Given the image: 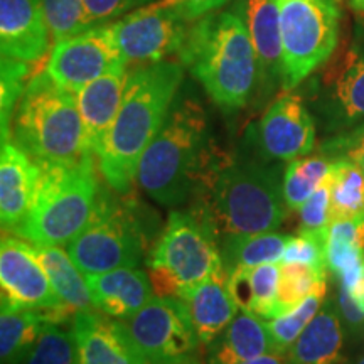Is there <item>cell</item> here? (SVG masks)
Masks as SVG:
<instances>
[{
  "label": "cell",
  "instance_id": "cell-45",
  "mask_svg": "<svg viewBox=\"0 0 364 364\" xmlns=\"http://www.w3.org/2000/svg\"><path fill=\"white\" fill-rule=\"evenodd\" d=\"M353 364H364V354H363V356H361V358H358V359H356V361H354Z\"/></svg>",
  "mask_w": 364,
  "mask_h": 364
},
{
  "label": "cell",
  "instance_id": "cell-35",
  "mask_svg": "<svg viewBox=\"0 0 364 364\" xmlns=\"http://www.w3.org/2000/svg\"><path fill=\"white\" fill-rule=\"evenodd\" d=\"M250 268V282H252V306L250 312L255 316L267 318L275 317L277 295H279L280 263H263Z\"/></svg>",
  "mask_w": 364,
  "mask_h": 364
},
{
  "label": "cell",
  "instance_id": "cell-21",
  "mask_svg": "<svg viewBox=\"0 0 364 364\" xmlns=\"http://www.w3.org/2000/svg\"><path fill=\"white\" fill-rule=\"evenodd\" d=\"M189 309L191 318L201 344L215 341L230 326L240 307L228 289V273L213 277L181 295Z\"/></svg>",
  "mask_w": 364,
  "mask_h": 364
},
{
  "label": "cell",
  "instance_id": "cell-27",
  "mask_svg": "<svg viewBox=\"0 0 364 364\" xmlns=\"http://www.w3.org/2000/svg\"><path fill=\"white\" fill-rule=\"evenodd\" d=\"M329 174L331 223L364 220V171L349 157H332Z\"/></svg>",
  "mask_w": 364,
  "mask_h": 364
},
{
  "label": "cell",
  "instance_id": "cell-4",
  "mask_svg": "<svg viewBox=\"0 0 364 364\" xmlns=\"http://www.w3.org/2000/svg\"><path fill=\"white\" fill-rule=\"evenodd\" d=\"M177 56L223 110L248 103L257 86V54L238 12H211L196 21Z\"/></svg>",
  "mask_w": 364,
  "mask_h": 364
},
{
  "label": "cell",
  "instance_id": "cell-17",
  "mask_svg": "<svg viewBox=\"0 0 364 364\" xmlns=\"http://www.w3.org/2000/svg\"><path fill=\"white\" fill-rule=\"evenodd\" d=\"M235 11L247 26L257 54L260 95L282 85V31L279 0H238Z\"/></svg>",
  "mask_w": 364,
  "mask_h": 364
},
{
  "label": "cell",
  "instance_id": "cell-22",
  "mask_svg": "<svg viewBox=\"0 0 364 364\" xmlns=\"http://www.w3.org/2000/svg\"><path fill=\"white\" fill-rule=\"evenodd\" d=\"M268 353H275V349L267 318L240 311L230 326L208 344V364H245Z\"/></svg>",
  "mask_w": 364,
  "mask_h": 364
},
{
  "label": "cell",
  "instance_id": "cell-28",
  "mask_svg": "<svg viewBox=\"0 0 364 364\" xmlns=\"http://www.w3.org/2000/svg\"><path fill=\"white\" fill-rule=\"evenodd\" d=\"M334 159L327 156L297 157L284 171V196L289 209H300L331 174Z\"/></svg>",
  "mask_w": 364,
  "mask_h": 364
},
{
  "label": "cell",
  "instance_id": "cell-3",
  "mask_svg": "<svg viewBox=\"0 0 364 364\" xmlns=\"http://www.w3.org/2000/svg\"><path fill=\"white\" fill-rule=\"evenodd\" d=\"M213 152L204 107L194 97H177L156 139L144 152L136 182L164 206L193 198Z\"/></svg>",
  "mask_w": 364,
  "mask_h": 364
},
{
  "label": "cell",
  "instance_id": "cell-37",
  "mask_svg": "<svg viewBox=\"0 0 364 364\" xmlns=\"http://www.w3.org/2000/svg\"><path fill=\"white\" fill-rule=\"evenodd\" d=\"M331 225V188L329 177L300 208L299 233L327 235Z\"/></svg>",
  "mask_w": 364,
  "mask_h": 364
},
{
  "label": "cell",
  "instance_id": "cell-5",
  "mask_svg": "<svg viewBox=\"0 0 364 364\" xmlns=\"http://www.w3.org/2000/svg\"><path fill=\"white\" fill-rule=\"evenodd\" d=\"M12 136L39 166H75L93 157L76 93L58 85L46 70L27 83L12 118Z\"/></svg>",
  "mask_w": 364,
  "mask_h": 364
},
{
  "label": "cell",
  "instance_id": "cell-10",
  "mask_svg": "<svg viewBox=\"0 0 364 364\" xmlns=\"http://www.w3.org/2000/svg\"><path fill=\"white\" fill-rule=\"evenodd\" d=\"M124 322L149 364H196L201 341L181 297L156 295Z\"/></svg>",
  "mask_w": 364,
  "mask_h": 364
},
{
  "label": "cell",
  "instance_id": "cell-29",
  "mask_svg": "<svg viewBox=\"0 0 364 364\" xmlns=\"http://www.w3.org/2000/svg\"><path fill=\"white\" fill-rule=\"evenodd\" d=\"M327 270L304 263L280 262L279 295L275 317L292 311L314 294H327Z\"/></svg>",
  "mask_w": 364,
  "mask_h": 364
},
{
  "label": "cell",
  "instance_id": "cell-25",
  "mask_svg": "<svg viewBox=\"0 0 364 364\" xmlns=\"http://www.w3.org/2000/svg\"><path fill=\"white\" fill-rule=\"evenodd\" d=\"M48 322L51 309H2L0 358L2 364H21Z\"/></svg>",
  "mask_w": 364,
  "mask_h": 364
},
{
  "label": "cell",
  "instance_id": "cell-20",
  "mask_svg": "<svg viewBox=\"0 0 364 364\" xmlns=\"http://www.w3.org/2000/svg\"><path fill=\"white\" fill-rule=\"evenodd\" d=\"M86 282L95 309L118 321H129L154 299L152 280L140 267L93 273Z\"/></svg>",
  "mask_w": 364,
  "mask_h": 364
},
{
  "label": "cell",
  "instance_id": "cell-26",
  "mask_svg": "<svg viewBox=\"0 0 364 364\" xmlns=\"http://www.w3.org/2000/svg\"><path fill=\"white\" fill-rule=\"evenodd\" d=\"M290 236L277 231L255 235L228 236L220 241L221 260L230 273L240 267H258L263 263H280Z\"/></svg>",
  "mask_w": 364,
  "mask_h": 364
},
{
  "label": "cell",
  "instance_id": "cell-40",
  "mask_svg": "<svg viewBox=\"0 0 364 364\" xmlns=\"http://www.w3.org/2000/svg\"><path fill=\"white\" fill-rule=\"evenodd\" d=\"M172 2H174L177 11L181 12V16L191 22L218 11V9L225 6L228 0H172Z\"/></svg>",
  "mask_w": 364,
  "mask_h": 364
},
{
  "label": "cell",
  "instance_id": "cell-19",
  "mask_svg": "<svg viewBox=\"0 0 364 364\" xmlns=\"http://www.w3.org/2000/svg\"><path fill=\"white\" fill-rule=\"evenodd\" d=\"M130 73L127 66L117 68L91 81L76 93L86 147L95 159L100 157L120 110L124 91Z\"/></svg>",
  "mask_w": 364,
  "mask_h": 364
},
{
  "label": "cell",
  "instance_id": "cell-32",
  "mask_svg": "<svg viewBox=\"0 0 364 364\" xmlns=\"http://www.w3.org/2000/svg\"><path fill=\"white\" fill-rule=\"evenodd\" d=\"M21 364H78L75 334L61 324L48 322Z\"/></svg>",
  "mask_w": 364,
  "mask_h": 364
},
{
  "label": "cell",
  "instance_id": "cell-23",
  "mask_svg": "<svg viewBox=\"0 0 364 364\" xmlns=\"http://www.w3.org/2000/svg\"><path fill=\"white\" fill-rule=\"evenodd\" d=\"M343 346L344 331L339 309L326 302L285 354V359L287 364H339Z\"/></svg>",
  "mask_w": 364,
  "mask_h": 364
},
{
  "label": "cell",
  "instance_id": "cell-13",
  "mask_svg": "<svg viewBox=\"0 0 364 364\" xmlns=\"http://www.w3.org/2000/svg\"><path fill=\"white\" fill-rule=\"evenodd\" d=\"M2 309H56L65 306L41 265L33 243L4 236L0 245Z\"/></svg>",
  "mask_w": 364,
  "mask_h": 364
},
{
  "label": "cell",
  "instance_id": "cell-38",
  "mask_svg": "<svg viewBox=\"0 0 364 364\" xmlns=\"http://www.w3.org/2000/svg\"><path fill=\"white\" fill-rule=\"evenodd\" d=\"M91 26L105 24L107 21L125 16L135 9L152 4V0H83Z\"/></svg>",
  "mask_w": 364,
  "mask_h": 364
},
{
  "label": "cell",
  "instance_id": "cell-16",
  "mask_svg": "<svg viewBox=\"0 0 364 364\" xmlns=\"http://www.w3.org/2000/svg\"><path fill=\"white\" fill-rule=\"evenodd\" d=\"M49 39L43 0H0L2 58L36 63L48 53Z\"/></svg>",
  "mask_w": 364,
  "mask_h": 364
},
{
  "label": "cell",
  "instance_id": "cell-30",
  "mask_svg": "<svg viewBox=\"0 0 364 364\" xmlns=\"http://www.w3.org/2000/svg\"><path fill=\"white\" fill-rule=\"evenodd\" d=\"M334 100L346 120L364 117V56L351 51L334 75Z\"/></svg>",
  "mask_w": 364,
  "mask_h": 364
},
{
  "label": "cell",
  "instance_id": "cell-42",
  "mask_svg": "<svg viewBox=\"0 0 364 364\" xmlns=\"http://www.w3.org/2000/svg\"><path fill=\"white\" fill-rule=\"evenodd\" d=\"M348 292L351 294L354 302H356L359 309H361V311L364 312V263H363V268H361V272H359L356 282H354V284L349 287Z\"/></svg>",
  "mask_w": 364,
  "mask_h": 364
},
{
  "label": "cell",
  "instance_id": "cell-31",
  "mask_svg": "<svg viewBox=\"0 0 364 364\" xmlns=\"http://www.w3.org/2000/svg\"><path fill=\"white\" fill-rule=\"evenodd\" d=\"M324 299L326 294H314L304 300L300 306L292 309V311L280 314V316L267 321L275 353H289V349L299 339V336L302 334L304 329L311 324L312 318L321 311Z\"/></svg>",
  "mask_w": 364,
  "mask_h": 364
},
{
  "label": "cell",
  "instance_id": "cell-6",
  "mask_svg": "<svg viewBox=\"0 0 364 364\" xmlns=\"http://www.w3.org/2000/svg\"><path fill=\"white\" fill-rule=\"evenodd\" d=\"M100 189L95 157L75 166H41L33 208L14 235L33 245L65 247L90 221Z\"/></svg>",
  "mask_w": 364,
  "mask_h": 364
},
{
  "label": "cell",
  "instance_id": "cell-18",
  "mask_svg": "<svg viewBox=\"0 0 364 364\" xmlns=\"http://www.w3.org/2000/svg\"><path fill=\"white\" fill-rule=\"evenodd\" d=\"M41 181V166L19 145L2 144L0 154V220L2 230L16 233L33 208Z\"/></svg>",
  "mask_w": 364,
  "mask_h": 364
},
{
  "label": "cell",
  "instance_id": "cell-36",
  "mask_svg": "<svg viewBox=\"0 0 364 364\" xmlns=\"http://www.w3.org/2000/svg\"><path fill=\"white\" fill-rule=\"evenodd\" d=\"M326 238L327 235L317 233H297V236H290L282 262L304 263V265L327 270Z\"/></svg>",
  "mask_w": 364,
  "mask_h": 364
},
{
  "label": "cell",
  "instance_id": "cell-1",
  "mask_svg": "<svg viewBox=\"0 0 364 364\" xmlns=\"http://www.w3.org/2000/svg\"><path fill=\"white\" fill-rule=\"evenodd\" d=\"M273 161L213 152L203 172L196 209L218 238L275 231L287 216L284 176Z\"/></svg>",
  "mask_w": 364,
  "mask_h": 364
},
{
  "label": "cell",
  "instance_id": "cell-34",
  "mask_svg": "<svg viewBox=\"0 0 364 364\" xmlns=\"http://www.w3.org/2000/svg\"><path fill=\"white\" fill-rule=\"evenodd\" d=\"M29 76V63L19 61V59L2 58V144L9 142L11 136V125L14 112H16L19 100L24 95V81Z\"/></svg>",
  "mask_w": 364,
  "mask_h": 364
},
{
  "label": "cell",
  "instance_id": "cell-24",
  "mask_svg": "<svg viewBox=\"0 0 364 364\" xmlns=\"http://www.w3.org/2000/svg\"><path fill=\"white\" fill-rule=\"evenodd\" d=\"M33 247L61 302L75 312L93 311L95 306L86 275L76 267L68 252L59 247H49V245L48 247L33 245Z\"/></svg>",
  "mask_w": 364,
  "mask_h": 364
},
{
  "label": "cell",
  "instance_id": "cell-11",
  "mask_svg": "<svg viewBox=\"0 0 364 364\" xmlns=\"http://www.w3.org/2000/svg\"><path fill=\"white\" fill-rule=\"evenodd\" d=\"M188 22L172 0H164L135 9L110 26L127 61L152 65L179 54L189 33Z\"/></svg>",
  "mask_w": 364,
  "mask_h": 364
},
{
  "label": "cell",
  "instance_id": "cell-39",
  "mask_svg": "<svg viewBox=\"0 0 364 364\" xmlns=\"http://www.w3.org/2000/svg\"><path fill=\"white\" fill-rule=\"evenodd\" d=\"M326 154L334 157H349L364 171V125L354 130L353 134L346 135L339 140H334V142L327 145Z\"/></svg>",
  "mask_w": 364,
  "mask_h": 364
},
{
  "label": "cell",
  "instance_id": "cell-33",
  "mask_svg": "<svg viewBox=\"0 0 364 364\" xmlns=\"http://www.w3.org/2000/svg\"><path fill=\"white\" fill-rule=\"evenodd\" d=\"M49 33L54 43L90 29L83 0H43Z\"/></svg>",
  "mask_w": 364,
  "mask_h": 364
},
{
  "label": "cell",
  "instance_id": "cell-15",
  "mask_svg": "<svg viewBox=\"0 0 364 364\" xmlns=\"http://www.w3.org/2000/svg\"><path fill=\"white\" fill-rule=\"evenodd\" d=\"M78 364H149L124 321L80 311L73 316Z\"/></svg>",
  "mask_w": 364,
  "mask_h": 364
},
{
  "label": "cell",
  "instance_id": "cell-14",
  "mask_svg": "<svg viewBox=\"0 0 364 364\" xmlns=\"http://www.w3.org/2000/svg\"><path fill=\"white\" fill-rule=\"evenodd\" d=\"M260 154L268 161H294L312 152L316 125L302 97L287 91L267 108L258 127Z\"/></svg>",
  "mask_w": 364,
  "mask_h": 364
},
{
  "label": "cell",
  "instance_id": "cell-43",
  "mask_svg": "<svg viewBox=\"0 0 364 364\" xmlns=\"http://www.w3.org/2000/svg\"><path fill=\"white\" fill-rule=\"evenodd\" d=\"M245 364H287V359H285V354L268 353V354H263V356L255 358L252 361Z\"/></svg>",
  "mask_w": 364,
  "mask_h": 364
},
{
  "label": "cell",
  "instance_id": "cell-9",
  "mask_svg": "<svg viewBox=\"0 0 364 364\" xmlns=\"http://www.w3.org/2000/svg\"><path fill=\"white\" fill-rule=\"evenodd\" d=\"M282 88L292 91L334 53L339 36L336 0H279Z\"/></svg>",
  "mask_w": 364,
  "mask_h": 364
},
{
  "label": "cell",
  "instance_id": "cell-2",
  "mask_svg": "<svg viewBox=\"0 0 364 364\" xmlns=\"http://www.w3.org/2000/svg\"><path fill=\"white\" fill-rule=\"evenodd\" d=\"M182 80L184 66L177 61L152 63L129 75L120 110L97 159L115 193L132 191L140 159L162 129Z\"/></svg>",
  "mask_w": 364,
  "mask_h": 364
},
{
  "label": "cell",
  "instance_id": "cell-12",
  "mask_svg": "<svg viewBox=\"0 0 364 364\" xmlns=\"http://www.w3.org/2000/svg\"><path fill=\"white\" fill-rule=\"evenodd\" d=\"M127 65L112 26L100 24L54 43L46 71L63 88L78 93L91 81Z\"/></svg>",
  "mask_w": 364,
  "mask_h": 364
},
{
  "label": "cell",
  "instance_id": "cell-7",
  "mask_svg": "<svg viewBox=\"0 0 364 364\" xmlns=\"http://www.w3.org/2000/svg\"><path fill=\"white\" fill-rule=\"evenodd\" d=\"M150 235L149 220L129 193L100 189L93 215L66 245V252L83 275L139 267Z\"/></svg>",
  "mask_w": 364,
  "mask_h": 364
},
{
  "label": "cell",
  "instance_id": "cell-41",
  "mask_svg": "<svg viewBox=\"0 0 364 364\" xmlns=\"http://www.w3.org/2000/svg\"><path fill=\"white\" fill-rule=\"evenodd\" d=\"M338 309L351 329H359V327L364 326V312L359 309L358 304L353 300L351 294L343 285H339L338 290Z\"/></svg>",
  "mask_w": 364,
  "mask_h": 364
},
{
  "label": "cell",
  "instance_id": "cell-44",
  "mask_svg": "<svg viewBox=\"0 0 364 364\" xmlns=\"http://www.w3.org/2000/svg\"><path fill=\"white\" fill-rule=\"evenodd\" d=\"M346 2L349 4V7H351L353 11H356L358 14H363L364 16V0H346Z\"/></svg>",
  "mask_w": 364,
  "mask_h": 364
},
{
  "label": "cell",
  "instance_id": "cell-8",
  "mask_svg": "<svg viewBox=\"0 0 364 364\" xmlns=\"http://www.w3.org/2000/svg\"><path fill=\"white\" fill-rule=\"evenodd\" d=\"M147 265L159 297H181L186 290L228 273L216 231L196 211L171 213L166 230L149 253Z\"/></svg>",
  "mask_w": 364,
  "mask_h": 364
}]
</instances>
